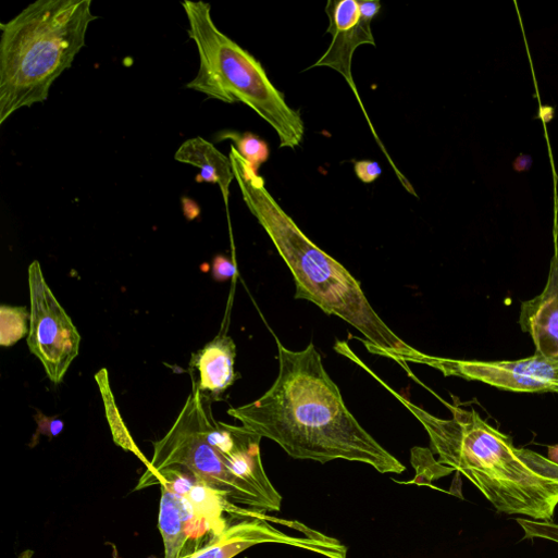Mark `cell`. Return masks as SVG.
Returning a JSON list of instances; mask_svg holds the SVG:
<instances>
[{
    "mask_svg": "<svg viewBox=\"0 0 558 558\" xmlns=\"http://www.w3.org/2000/svg\"><path fill=\"white\" fill-rule=\"evenodd\" d=\"M354 361L395 396L423 425L438 462L463 474L500 512L551 522L558 506V464L489 425L471 409L443 401L451 419H439L416 406L380 379L350 348Z\"/></svg>",
    "mask_w": 558,
    "mask_h": 558,
    "instance_id": "obj_2",
    "label": "cell"
},
{
    "mask_svg": "<svg viewBox=\"0 0 558 558\" xmlns=\"http://www.w3.org/2000/svg\"><path fill=\"white\" fill-rule=\"evenodd\" d=\"M355 173L363 184H372L381 176L382 169L376 162L359 161L355 163Z\"/></svg>",
    "mask_w": 558,
    "mask_h": 558,
    "instance_id": "obj_18",
    "label": "cell"
},
{
    "mask_svg": "<svg viewBox=\"0 0 558 558\" xmlns=\"http://www.w3.org/2000/svg\"><path fill=\"white\" fill-rule=\"evenodd\" d=\"M548 459L558 464V444L548 447Z\"/></svg>",
    "mask_w": 558,
    "mask_h": 558,
    "instance_id": "obj_22",
    "label": "cell"
},
{
    "mask_svg": "<svg viewBox=\"0 0 558 558\" xmlns=\"http://www.w3.org/2000/svg\"><path fill=\"white\" fill-rule=\"evenodd\" d=\"M225 138L236 144L238 153L256 170L264 164L270 158V149L265 141L252 134L227 133Z\"/></svg>",
    "mask_w": 558,
    "mask_h": 558,
    "instance_id": "obj_16",
    "label": "cell"
},
{
    "mask_svg": "<svg viewBox=\"0 0 558 558\" xmlns=\"http://www.w3.org/2000/svg\"><path fill=\"white\" fill-rule=\"evenodd\" d=\"M91 0H38L0 25V125L16 112L46 103L72 69L98 20Z\"/></svg>",
    "mask_w": 558,
    "mask_h": 558,
    "instance_id": "obj_4",
    "label": "cell"
},
{
    "mask_svg": "<svg viewBox=\"0 0 558 558\" xmlns=\"http://www.w3.org/2000/svg\"><path fill=\"white\" fill-rule=\"evenodd\" d=\"M397 362L425 364L445 376L479 381L503 390L558 393V360L536 354L513 361H466L432 357L416 349Z\"/></svg>",
    "mask_w": 558,
    "mask_h": 558,
    "instance_id": "obj_8",
    "label": "cell"
},
{
    "mask_svg": "<svg viewBox=\"0 0 558 558\" xmlns=\"http://www.w3.org/2000/svg\"><path fill=\"white\" fill-rule=\"evenodd\" d=\"M204 413L206 395L194 386L171 430L154 443L150 467L140 482L169 468H184L198 483L225 493L233 504L259 512L280 511L282 500L262 491L238 462L208 439Z\"/></svg>",
    "mask_w": 558,
    "mask_h": 558,
    "instance_id": "obj_6",
    "label": "cell"
},
{
    "mask_svg": "<svg viewBox=\"0 0 558 558\" xmlns=\"http://www.w3.org/2000/svg\"><path fill=\"white\" fill-rule=\"evenodd\" d=\"M175 160L201 170L197 183L219 185L228 208L230 187L235 179L230 158L203 138H194L182 145Z\"/></svg>",
    "mask_w": 558,
    "mask_h": 558,
    "instance_id": "obj_13",
    "label": "cell"
},
{
    "mask_svg": "<svg viewBox=\"0 0 558 558\" xmlns=\"http://www.w3.org/2000/svg\"><path fill=\"white\" fill-rule=\"evenodd\" d=\"M237 273L236 265L223 256H218L213 262V276L219 282L231 280Z\"/></svg>",
    "mask_w": 558,
    "mask_h": 558,
    "instance_id": "obj_20",
    "label": "cell"
},
{
    "mask_svg": "<svg viewBox=\"0 0 558 558\" xmlns=\"http://www.w3.org/2000/svg\"><path fill=\"white\" fill-rule=\"evenodd\" d=\"M32 310L26 307H0V345L12 347L29 336Z\"/></svg>",
    "mask_w": 558,
    "mask_h": 558,
    "instance_id": "obj_15",
    "label": "cell"
},
{
    "mask_svg": "<svg viewBox=\"0 0 558 558\" xmlns=\"http://www.w3.org/2000/svg\"><path fill=\"white\" fill-rule=\"evenodd\" d=\"M35 419L39 424V429L37 431V438L40 434L48 435L52 438L61 434L64 430V422L57 418L47 417L39 412L35 417Z\"/></svg>",
    "mask_w": 558,
    "mask_h": 558,
    "instance_id": "obj_19",
    "label": "cell"
},
{
    "mask_svg": "<svg viewBox=\"0 0 558 558\" xmlns=\"http://www.w3.org/2000/svg\"><path fill=\"white\" fill-rule=\"evenodd\" d=\"M162 498L159 529L163 536L165 558H184L193 529L201 524L189 499L170 484L161 483Z\"/></svg>",
    "mask_w": 558,
    "mask_h": 558,
    "instance_id": "obj_12",
    "label": "cell"
},
{
    "mask_svg": "<svg viewBox=\"0 0 558 558\" xmlns=\"http://www.w3.org/2000/svg\"><path fill=\"white\" fill-rule=\"evenodd\" d=\"M524 532V538H541L558 543V524L547 521L517 518Z\"/></svg>",
    "mask_w": 558,
    "mask_h": 558,
    "instance_id": "obj_17",
    "label": "cell"
},
{
    "mask_svg": "<svg viewBox=\"0 0 558 558\" xmlns=\"http://www.w3.org/2000/svg\"><path fill=\"white\" fill-rule=\"evenodd\" d=\"M182 5L200 60L198 75L186 88L225 103H244L277 133L281 149L301 146L305 124L300 112L287 104L261 63L219 30L210 4L185 0Z\"/></svg>",
    "mask_w": 558,
    "mask_h": 558,
    "instance_id": "obj_5",
    "label": "cell"
},
{
    "mask_svg": "<svg viewBox=\"0 0 558 558\" xmlns=\"http://www.w3.org/2000/svg\"><path fill=\"white\" fill-rule=\"evenodd\" d=\"M35 551L33 549H27L23 551L20 556V558H34Z\"/></svg>",
    "mask_w": 558,
    "mask_h": 558,
    "instance_id": "obj_23",
    "label": "cell"
},
{
    "mask_svg": "<svg viewBox=\"0 0 558 558\" xmlns=\"http://www.w3.org/2000/svg\"><path fill=\"white\" fill-rule=\"evenodd\" d=\"M32 323L30 351L42 362L49 379L60 384L80 351L82 336L47 283L39 261L29 268Z\"/></svg>",
    "mask_w": 558,
    "mask_h": 558,
    "instance_id": "obj_7",
    "label": "cell"
},
{
    "mask_svg": "<svg viewBox=\"0 0 558 558\" xmlns=\"http://www.w3.org/2000/svg\"><path fill=\"white\" fill-rule=\"evenodd\" d=\"M380 10V2H358V0H340V2H336V0H330L325 9L330 20L326 33L332 36L333 40L325 54L310 69L328 67L345 78L364 113V117L377 145L381 147L395 173H398V169L389 158L372 126L351 73L352 58L356 50L364 45L376 47L371 25Z\"/></svg>",
    "mask_w": 558,
    "mask_h": 558,
    "instance_id": "obj_9",
    "label": "cell"
},
{
    "mask_svg": "<svg viewBox=\"0 0 558 558\" xmlns=\"http://www.w3.org/2000/svg\"><path fill=\"white\" fill-rule=\"evenodd\" d=\"M280 372L256 401L228 414L251 432L277 443L290 457L326 463L362 462L381 473L400 474L406 467L348 410L313 344L292 351L276 338Z\"/></svg>",
    "mask_w": 558,
    "mask_h": 558,
    "instance_id": "obj_1",
    "label": "cell"
},
{
    "mask_svg": "<svg viewBox=\"0 0 558 558\" xmlns=\"http://www.w3.org/2000/svg\"><path fill=\"white\" fill-rule=\"evenodd\" d=\"M236 345L230 336H218L207 344L191 359V367L199 377L194 381L203 395L218 399L236 381Z\"/></svg>",
    "mask_w": 558,
    "mask_h": 558,
    "instance_id": "obj_11",
    "label": "cell"
},
{
    "mask_svg": "<svg viewBox=\"0 0 558 558\" xmlns=\"http://www.w3.org/2000/svg\"><path fill=\"white\" fill-rule=\"evenodd\" d=\"M230 160L246 206L294 276L295 298L311 301L326 314L352 325L367 338L363 344L371 354L396 361L416 350L382 321L354 275L301 232L268 191L263 177L235 147Z\"/></svg>",
    "mask_w": 558,
    "mask_h": 558,
    "instance_id": "obj_3",
    "label": "cell"
},
{
    "mask_svg": "<svg viewBox=\"0 0 558 558\" xmlns=\"http://www.w3.org/2000/svg\"><path fill=\"white\" fill-rule=\"evenodd\" d=\"M531 165V159L529 157H520L516 163L513 164V168L519 171H526L530 169Z\"/></svg>",
    "mask_w": 558,
    "mask_h": 558,
    "instance_id": "obj_21",
    "label": "cell"
},
{
    "mask_svg": "<svg viewBox=\"0 0 558 558\" xmlns=\"http://www.w3.org/2000/svg\"><path fill=\"white\" fill-rule=\"evenodd\" d=\"M96 380L99 384L104 400L107 416L110 422L114 442L123 449L136 455L147 466V468H149L150 461L146 458V456L134 442V438L132 437L117 409L116 401L111 389L108 370L102 369L96 375Z\"/></svg>",
    "mask_w": 558,
    "mask_h": 558,
    "instance_id": "obj_14",
    "label": "cell"
},
{
    "mask_svg": "<svg viewBox=\"0 0 558 558\" xmlns=\"http://www.w3.org/2000/svg\"><path fill=\"white\" fill-rule=\"evenodd\" d=\"M519 324L530 334L535 354L558 360V253L550 262L547 282L535 298L521 303Z\"/></svg>",
    "mask_w": 558,
    "mask_h": 558,
    "instance_id": "obj_10",
    "label": "cell"
}]
</instances>
